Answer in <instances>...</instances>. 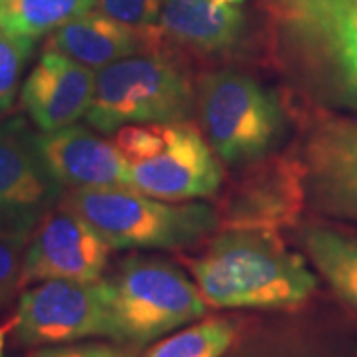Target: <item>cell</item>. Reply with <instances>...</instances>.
Listing matches in <instances>:
<instances>
[{
	"label": "cell",
	"instance_id": "3",
	"mask_svg": "<svg viewBox=\"0 0 357 357\" xmlns=\"http://www.w3.org/2000/svg\"><path fill=\"white\" fill-rule=\"evenodd\" d=\"M60 201L114 250H178L218 230L217 211L208 204L159 201L128 187L68 189Z\"/></svg>",
	"mask_w": 357,
	"mask_h": 357
},
{
	"label": "cell",
	"instance_id": "20",
	"mask_svg": "<svg viewBox=\"0 0 357 357\" xmlns=\"http://www.w3.org/2000/svg\"><path fill=\"white\" fill-rule=\"evenodd\" d=\"M40 218L0 213V306H6L22 290V268L30 236Z\"/></svg>",
	"mask_w": 357,
	"mask_h": 357
},
{
	"label": "cell",
	"instance_id": "12",
	"mask_svg": "<svg viewBox=\"0 0 357 357\" xmlns=\"http://www.w3.org/2000/svg\"><path fill=\"white\" fill-rule=\"evenodd\" d=\"M64 187L44 161L40 133L20 115L0 119V213L42 218L60 203Z\"/></svg>",
	"mask_w": 357,
	"mask_h": 357
},
{
	"label": "cell",
	"instance_id": "14",
	"mask_svg": "<svg viewBox=\"0 0 357 357\" xmlns=\"http://www.w3.org/2000/svg\"><path fill=\"white\" fill-rule=\"evenodd\" d=\"M44 161L64 189L129 187L128 163L114 141L82 126L40 133Z\"/></svg>",
	"mask_w": 357,
	"mask_h": 357
},
{
	"label": "cell",
	"instance_id": "9",
	"mask_svg": "<svg viewBox=\"0 0 357 357\" xmlns=\"http://www.w3.org/2000/svg\"><path fill=\"white\" fill-rule=\"evenodd\" d=\"M307 201L302 159L268 155L243 167L217 208L218 230H278L296 227Z\"/></svg>",
	"mask_w": 357,
	"mask_h": 357
},
{
	"label": "cell",
	"instance_id": "23",
	"mask_svg": "<svg viewBox=\"0 0 357 357\" xmlns=\"http://www.w3.org/2000/svg\"><path fill=\"white\" fill-rule=\"evenodd\" d=\"M28 357H135L133 349L123 347L119 342H72V344L42 345Z\"/></svg>",
	"mask_w": 357,
	"mask_h": 357
},
{
	"label": "cell",
	"instance_id": "5",
	"mask_svg": "<svg viewBox=\"0 0 357 357\" xmlns=\"http://www.w3.org/2000/svg\"><path fill=\"white\" fill-rule=\"evenodd\" d=\"M197 112V88L173 58L157 50L133 54L96 72L86 121L103 135L135 123L189 121Z\"/></svg>",
	"mask_w": 357,
	"mask_h": 357
},
{
	"label": "cell",
	"instance_id": "18",
	"mask_svg": "<svg viewBox=\"0 0 357 357\" xmlns=\"http://www.w3.org/2000/svg\"><path fill=\"white\" fill-rule=\"evenodd\" d=\"M91 8L96 0H0V32L38 40Z\"/></svg>",
	"mask_w": 357,
	"mask_h": 357
},
{
	"label": "cell",
	"instance_id": "19",
	"mask_svg": "<svg viewBox=\"0 0 357 357\" xmlns=\"http://www.w3.org/2000/svg\"><path fill=\"white\" fill-rule=\"evenodd\" d=\"M238 324L230 318H206L153 344L143 357H222L236 340Z\"/></svg>",
	"mask_w": 357,
	"mask_h": 357
},
{
	"label": "cell",
	"instance_id": "7",
	"mask_svg": "<svg viewBox=\"0 0 357 357\" xmlns=\"http://www.w3.org/2000/svg\"><path fill=\"white\" fill-rule=\"evenodd\" d=\"M103 282L119 344H149L201 319L208 307L192 278L159 256L129 255Z\"/></svg>",
	"mask_w": 357,
	"mask_h": 357
},
{
	"label": "cell",
	"instance_id": "6",
	"mask_svg": "<svg viewBox=\"0 0 357 357\" xmlns=\"http://www.w3.org/2000/svg\"><path fill=\"white\" fill-rule=\"evenodd\" d=\"M197 112L225 165L244 167L272 155L288 129L278 93L238 70L204 74L197 84Z\"/></svg>",
	"mask_w": 357,
	"mask_h": 357
},
{
	"label": "cell",
	"instance_id": "15",
	"mask_svg": "<svg viewBox=\"0 0 357 357\" xmlns=\"http://www.w3.org/2000/svg\"><path fill=\"white\" fill-rule=\"evenodd\" d=\"M153 30L117 22L102 13H84L56 28L46 48L98 72L139 52L153 50Z\"/></svg>",
	"mask_w": 357,
	"mask_h": 357
},
{
	"label": "cell",
	"instance_id": "22",
	"mask_svg": "<svg viewBox=\"0 0 357 357\" xmlns=\"http://www.w3.org/2000/svg\"><path fill=\"white\" fill-rule=\"evenodd\" d=\"M163 0H96V10L117 22L151 28L159 22Z\"/></svg>",
	"mask_w": 357,
	"mask_h": 357
},
{
	"label": "cell",
	"instance_id": "10",
	"mask_svg": "<svg viewBox=\"0 0 357 357\" xmlns=\"http://www.w3.org/2000/svg\"><path fill=\"white\" fill-rule=\"evenodd\" d=\"M112 250L86 218L60 201L40 218L30 236L22 268V290L46 280H100Z\"/></svg>",
	"mask_w": 357,
	"mask_h": 357
},
{
	"label": "cell",
	"instance_id": "17",
	"mask_svg": "<svg viewBox=\"0 0 357 357\" xmlns=\"http://www.w3.org/2000/svg\"><path fill=\"white\" fill-rule=\"evenodd\" d=\"M307 258L344 302L357 307V236L330 225L310 222L300 229Z\"/></svg>",
	"mask_w": 357,
	"mask_h": 357
},
{
	"label": "cell",
	"instance_id": "21",
	"mask_svg": "<svg viewBox=\"0 0 357 357\" xmlns=\"http://www.w3.org/2000/svg\"><path fill=\"white\" fill-rule=\"evenodd\" d=\"M36 40L0 32V114L14 103Z\"/></svg>",
	"mask_w": 357,
	"mask_h": 357
},
{
	"label": "cell",
	"instance_id": "8",
	"mask_svg": "<svg viewBox=\"0 0 357 357\" xmlns=\"http://www.w3.org/2000/svg\"><path fill=\"white\" fill-rule=\"evenodd\" d=\"M16 337L22 345L38 347L89 337L114 340L103 278L46 280L24 288L16 307Z\"/></svg>",
	"mask_w": 357,
	"mask_h": 357
},
{
	"label": "cell",
	"instance_id": "24",
	"mask_svg": "<svg viewBox=\"0 0 357 357\" xmlns=\"http://www.w3.org/2000/svg\"><path fill=\"white\" fill-rule=\"evenodd\" d=\"M16 332V314L6 318L0 324V357L4 356V349H6V342H8V335Z\"/></svg>",
	"mask_w": 357,
	"mask_h": 357
},
{
	"label": "cell",
	"instance_id": "1",
	"mask_svg": "<svg viewBox=\"0 0 357 357\" xmlns=\"http://www.w3.org/2000/svg\"><path fill=\"white\" fill-rule=\"evenodd\" d=\"M260 2L290 86L324 109L357 112V0Z\"/></svg>",
	"mask_w": 357,
	"mask_h": 357
},
{
	"label": "cell",
	"instance_id": "2",
	"mask_svg": "<svg viewBox=\"0 0 357 357\" xmlns=\"http://www.w3.org/2000/svg\"><path fill=\"white\" fill-rule=\"evenodd\" d=\"M187 268L208 307H298L318 286L276 230H218Z\"/></svg>",
	"mask_w": 357,
	"mask_h": 357
},
{
	"label": "cell",
	"instance_id": "25",
	"mask_svg": "<svg viewBox=\"0 0 357 357\" xmlns=\"http://www.w3.org/2000/svg\"><path fill=\"white\" fill-rule=\"evenodd\" d=\"M218 2H230V4H241L243 0H218Z\"/></svg>",
	"mask_w": 357,
	"mask_h": 357
},
{
	"label": "cell",
	"instance_id": "13",
	"mask_svg": "<svg viewBox=\"0 0 357 357\" xmlns=\"http://www.w3.org/2000/svg\"><path fill=\"white\" fill-rule=\"evenodd\" d=\"M93 88V70L46 48L22 84L20 102L40 133H48L74 126L86 117Z\"/></svg>",
	"mask_w": 357,
	"mask_h": 357
},
{
	"label": "cell",
	"instance_id": "4",
	"mask_svg": "<svg viewBox=\"0 0 357 357\" xmlns=\"http://www.w3.org/2000/svg\"><path fill=\"white\" fill-rule=\"evenodd\" d=\"M114 143L128 163L129 187L153 199L187 203L213 197L222 185L225 163L191 119L126 126Z\"/></svg>",
	"mask_w": 357,
	"mask_h": 357
},
{
	"label": "cell",
	"instance_id": "16",
	"mask_svg": "<svg viewBox=\"0 0 357 357\" xmlns=\"http://www.w3.org/2000/svg\"><path fill=\"white\" fill-rule=\"evenodd\" d=\"M159 28L187 48L218 54L243 38L244 14L236 4L218 0H163Z\"/></svg>",
	"mask_w": 357,
	"mask_h": 357
},
{
	"label": "cell",
	"instance_id": "11",
	"mask_svg": "<svg viewBox=\"0 0 357 357\" xmlns=\"http://www.w3.org/2000/svg\"><path fill=\"white\" fill-rule=\"evenodd\" d=\"M306 195L324 215L357 222V119L328 115L302 147Z\"/></svg>",
	"mask_w": 357,
	"mask_h": 357
}]
</instances>
